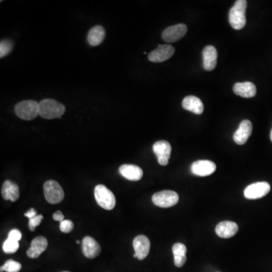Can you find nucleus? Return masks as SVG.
<instances>
[{
	"instance_id": "f257e3e1",
	"label": "nucleus",
	"mask_w": 272,
	"mask_h": 272,
	"mask_svg": "<svg viewBox=\"0 0 272 272\" xmlns=\"http://www.w3.org/2000/svg\"><path fill=\"white\" fill-rule=\"evenodd\" d=\"M65 113V106L55 99L45 98L39 102V116L44 119L61 117Z\"/></svg>"
},
{
	"instance_id": "f03ea898",
	"label": "nucleus",
	"mask_w": 272,
	"mask_h": 272,
	"mask_svg": "<svg viewBox=\"0 0 272 272\" xmlns=\"http://www.w3.org/2000/svg\"><path fill=\"white\" fill-rule=\"evenodd\" d=\"M247 2L245 0H237L229 11V23L234 30L243 29L246 24V9Z\"/></svg>"
},
{
	"instance_id": "7ed1b4c3",
	"label": "nucleus",
	"mask_w": 272,
	"mask_h": 272,
	"mask_svg": "<svg viewBox=\"0 0 272 272\" xmlns=\"http://www.w3.org/2000/svg\"><path fill=\"white\" fill-rule=\"evenodd\" d=\"M15 112L20 119L32 120L39 115V103L34 100L22 101L15 105Z\"/></svg>"
},
{
	"instance_id": "20e7f679",
	"label": "nucleus",
	"mask_w": 272,
	"mask_h": 272,
	"mask_svg": "<svg viewBox=\"0 0 272 272\" xmlns=\"http://www.w3.org/2000/svg\"><path fill=\"white\" fill-rule=\"evenodd\" d=\"M95 200L101 207L106 210H111L115 207L116 198L113 192L104 185H98L94 191Z\"/></svg>"
},
{
	"instance_id": "39448f33",
	"label": "nucleus",
	"mask_w": 272,
	"mask_h": 272,
	"mask_svg": "<svg viewBox=\"0 0 272 272\" xmlns=\"http://www.w3.org/2000/svg\"><path fill=\"white\" fill-rule=\"evenodd\" d=\"M43 189L45 200L51 204L61 203L65 197V192L56 181H47L44 184Z\"/></svg>"
},
{
	"instance_id": "423d86ee",
	"label": "nucleus",
	"mask_w": 272,
	"mask_h": 272,
	"mask_svg": "<svg viewBox=\"0 0 272 272\" xmlns=\"http://www.w3.org/2000/svg\"><path fill=\"white\" fill-rule=\"evenodd\" d=\"M179 196L173 191H162L155 194L152 196V201L156 206L161 208H169L177 204Z\"/></svg>"
},
{
	"instance_id": "0eeeda50",
	"label": "nucleus",
	"mask_w": 272,
	"mask_h": 272,
	"mask_svg": "<svg viewBox=\"0 0 272 272\" xmlns=\"http://www.w3.org/2000/svg\"><path fill=\"white\" fill-rule=\"evenodd\" d=\"M270 190L271 186L268 182H256L246 188L244 190V196L249 200H256L266 196Z\"/></svg>"
},
{
	"instance_id": "6e6552de",
	"label": "nucleus",
	"mask_w": 272,
	"mask_h": 272,
	"mask_svg": "<svg viewBox=\"0 0 272 272\" xmlns=\"http://www.w3.org/2000/svg\"><path fill=\"white\" fill-rule=\"evenodd\" d=\"M187 26L184 24H176L166 28L162 33V38L166 42H177L187 33Z\"/></svg>"
},
{
	"instance_id": "1a4fd4ad",
	"label": "nucleus",
	"mask_w": 272,
	"mask_h": 272,
	"mask_svg": "<svg viewBox=\"0 0 272 272\" xmlns=\"http://www.w3.org/2000/svg\"><path fill=\"white\" fill-rule=\"evenodd\" d=\"M153 151L157 157L159 165L166 166L169 163L172 152V148L169 142L163 140L155 142L153 145Z\"/></svg>"
},
{
	"instance_id": "9d476101",
	"label": "nucleus",
	"mask_w": 272,
	"mask_h": 272,
	"mask_svg": "<svg viewBox=\"0 0 272 272\" xmlns=\"http://www.w3.org/2000/svg\"><path fill=\"white\" fill-rule=\"evenodd\" d=\"M174 47L170 45H159V46L148 55V59L152 62L159 63L169 59L174 55Z\"/></svg>"
},
{
	"instance_id": "9b49d317",
	"label": "nucleus",
	"mask_w": 272,
	"mask_h": 272,
	"mask_svg": "<svg viewBox=\"0 0 272 272\" xmlns=\"http://www.w3.org/2000/svg\"><path fill=\"white\" fill-rule=\"evenodd\" d=\"M192 173L195 176H210L216 170V166L213 161L210 160H197L192 163L191 167Z\"/></svg>"
},
{
	"instance_id": "f8f14e48",
	"label": "nucleus",
	"mask_w": 272,
	"mask_h": 272,
	"mask_svg": "<svg viewBox=\"0 0 272 272\" xmlns=\"http://www.w3.org/2000/svg\"><path fill=\"white\" fill-rule=\"evenodd\" d=\"M133 248L135 253L139 260H143L148 256L150 252V240L146 236L139 235L133 240Z\"/></svg>"
},
{
	"instance_id": "ddd939ff",
	"label": "nucleus",
	"mask_w": 272,
	"mask_h": 272,
	"mask_svg": "<svg viewBox=\"0 0 272 272\" xmlns=\"http://www.w3.org/2000/svg\"><path fill=\"white\" fill-rule=\"evenodd\" d=\"M253 131V125L248 119H245L240 122L238 129L233 134V141L237 145H243L247 142Z\"/></svg>"
},
{
	"instance_id": "4468645a",
	"label": "nucleus",
	"mask_w": 272,
	"mask_h": 272,
	"mask_svg": "<svg viewBox=\"0 0 272 272\" xmlns=\"http://www.w3.org/2000/svg\"><path fill=\"white\" fill-rule=\"evenodd\" d=\"M82 253L89 259H95L101 253V246L93 237H85L82 242Z\"/></svg>"
},
{
	"instance_id": "2eb2a0df",
	"label": "nucleus",
	"mask_w": 272,
	"mask_h": 272,
	"mask_svg": "<svg viewBox=\"0 0 272 272\" xmlns=\"http://www.w3.org/2000/svg\"><path fill=\"white\" fill-rule=\"evenodd\" d=\"M48 247V240L43 236H39L31 242V247L27 251V255L31 259L39 257Z\"/></svg>"
},
{
	"instance_id": "dca6fc26",
	"label": "nucleus",
	"mask_w": 272,
	"mask_h": 272,
	"mask_svg": "<svg viewBox=\"0 0 272 272\" xmlns=\"http://www.w3.org/2000/svg\"><path fill=\"white\" fill-rule=\"evenodd\" d=\"M217 50L213 45H207L203 50V66L206 71H211L217 65Z\"/></svg>"
},
{
	"instance_id": "f3484780",
	"label": "nucleus",
	"mask_w": 272,
	"mask_h": 272,
	"mask_svg": "<svg viewBox=\"0 0 272 272\" xmlns=\"http://www.w3.org/2000/svg\"><path fill=\"white\" fill-rule=\"evenodd\" d=\"M238 226L231 221L221 222L216 228V233L222 238H230L237 233Z\"/></svg>"
},
{
	"instance_id": "a211bd4d",
	"label": "nucleus",
	"mask_w": 272,
	"mask_h": 272,
	"mask_svg": "<svg viewBox=\"0 0 272 272\" xmlns=\"http://www.w3.org/2000/svg\"><path fill=\"white\" fill-rule=\"evenodd\" d=\"M119 172L121 176L129 181H139L143 176V171L136 165H122Z\"/></svg>"
},
{
	"instance_id": "6ab92c4d",
	"label": "nucleus",
	"mask_w": 272,
	"mask_h": 272,
	"mask_svg": "<svg viewBox=\"0 0 272 272\" xmlns=\"http://www.w3.org/2000/svg\"><path fill=\"white\" fill-rule=\"evenodd\" d=\"M182 107L184 109L195 114V115H201L204 110L203 102L200 98L193 95L185 97L182 101Z\"/></svg>"
},
{
	"instance_id": "aec40b11",
	"label": "nucleus",
	"mask_w": 272,
	"mask_h": 272,
	"mask_svg": "<svg viewBox=\"0 0 272 272\" xmlns=\"http://www.w3.org/2000/svg\"><path fill=\"white\" fill-rule=\"evenodd\" d=\"M234 93L243 98H253L256 94V85L251 82H237L233 85Z\"/></svg>"
},
{
	"instance_id": "412c9836",
	"label": "nucleus",
	"mask_w": 272,
	"mask_h": 272,
	"mask_svg": "<svg viewBox=\"0 0 272 272\" xmlns=\"http://www.w3.org/2000/svg\"><path fill=\"white\" fill-rule=\"evenodd\" d=\"M2 196L5 200L17 201L20 196L18 185L9 180L5 181L2 187Z\"/></svg>"
},
{
	"instance_id": "4be33fe9",
	"label": "nucleus",
	"mask_w": 272,
	"mask_h": 272,
	"mask_svg": "<svg viewBox=\"0 0 272 272\" xmlns=\"http://www.w3.org/2000/svg\"><path fill=\"white\" fill-rule=\"evenodd\" d=\"M105 37V28L100 25H97L89 31L87 36L88 42L92 46H97L103 42Z\"/></svg>"
},
{
	"instance_id": "5701e85b",
	"label": "nucleus",
	"mask_w": 272,
	"mask_h": 272,
	"mask_svg": "<svg viewBox=\"0 0 272 272\" xmlns=\"http://www.w3.org/2000/svg\"><path fill=\"white\" fill-rule=\"evenodd\" d=\"M172 253L174 256L175 266L178 268L182 267L186 263L187 247L183 243H177L172 246Z\"/></svg>"
},
{
	"instance_id": "b1692460",
	"label": "nucleus",
	"mask_w": 272,
	"mask_h": 272,
	"mask_svg": "<svg viewBox=\"0 0 272 272\" xmlns=\"http://www.w3.org/2000/svg\"><path fill=\"white\" fill-rule=\"evenodd\" d=\"M19 249V243L16 240H11L8 238L5 240V242L2 245V250L5 253L11 254V253H15L17 250Z\"/></svg>"
},
{
	"instance_id": "393cba45",
	"label": "nucleus",
	"mask_w": 272,
	"mask_h": 272,
	"mask_svg": "<svg viewBox=\"0 0 272 272\" xmlns=\"http://www.w3.org/2000/svg\"><path fill=\"white\" fill-rule=\"evenodd\" d=\"M13 48V43L9 39H4L0 42V58L6 56Z\"/></svg>"
},
{
	"instance_id": "a878e982",
	"label": "nucleus",
	"mask_w": 272,
	"mask_h": 272,
	"mask_svg": "<svg viewBox=\"0 0 272 272\" xmlns=\"http://www.w3.org/2000/svg\"><path fill=\"white\" fill-rule=\"evenodd\" d=\"M3 270L6 272H19L21 270V263L14 261L12 259H9L5 263L3 266Z\"/></svg>"
},
{
	"instance_id": "bb28decb",
	"label": "nucleus",
	"mask_w": 272,
	"mask_h": 272,
	"mask_svg": "<svg viewBox=\"0 0 272 272\" xmlns=\"http://www.w3.org/2000/svg\"><path fill=\"white\" fill-rule=\"evenodd\" d=\"M42 219H43V216L42 215H37V216L33 218V219H30L29 223H28V227H29L30 230L31 232H34L36 228L41 224Z\"/></svg>"
},
{
	"instance_id": "cd10ccee",
	"label": "nucleus",
	"mask_w": 272,
	"mask_h": 272,
	"mask_svg": "<svg viewBox=\"0 0 272 272\" xmlns=\"http://www.w3.org/2000/svg\"><path fill=\"white\" fill-rule=\"evenodd\" d=\"M74 225L72 221L64 220L60 222V230L63 233H70L74 229Z\"/></svg>"
},
{
	"instance_id": "c85d7f7f",
	"label": "nucleus",
	"mask_w": 272,
	"mask_h": 272,
	"mask_svg": "<svg viewBox=\"0 0 272 272\" xmlns=\"http://www.w3.org/2000/svg\"><path fill=\"white\" fill-rule=\"evenodd\" d=\"M21 237H22V233L18 229H12L8 233V238L11 239V240L19 241Z\"/></svg>"
},
{
	"instance_id": "c756f323",
	"label": "nucleus",
	"mask_w": 272,
	"mask_h": 272,
	"mask_svg": "<svg viewBox=\"0 0 272 272\" xmlns=\"http://www.w3.org/2000/svg\"><path fill=\"white\" fill-rule=\"evenodd\" d=\"M53 219L54 220L58 221V222H61L65 220V216H64L63 213H61V211H57L53 214Z\"/></svg>"
},
{
	"instance_id": "7c9ffc66",
	"label": "nucleus",
	"mask_w": 272,
	"mask_h": 272,
	"mask_svg": "<svg viewBox=\"0 0 272 272\" xmlns=\"http://www.w3.org/2000/svg\"><path fill=\"white\" fill-rule=\"evenodd\" d=\"M24 216H26V217H28V219H33V218L35 217V216H37V211H36L35 209H34V208H31V209H30L29 211L27 212V213H24Z\"/></svg>"
},
{
	"instance_id": "2f4dec72",
	"label": "nucleus",
	"mask_w": 272,
	"mask_h": 272,
	"mask_svg": "<svg viewBox=\"0 0 272 272\" xmlns=\"http://www.w3.org/2000/svg\"><path fill=\"white\" fill-rule=\"evenodd\" d=\"M270 138H271V140H272V131H271Z\"/></svg>"
},
{
	"instance_id": "473e14b6",
	"label": "nucleus",
	"mask_w": 272,
	"mask_h": 272,
	"mask_svg": "<svg viewBox=\"0 0 272 272\" xmlns=\"http://www.w3.org/2000/svg\"><path fill=\"white\" fill-rule=\"evenodd\" d=\"M77 243H80V241H79V240H77Z\"/></svg>"
},
{
	"instance_id": "72a5a7b5",
	"label": "nucleus",
	"mask_w": 272,
	"mask_h": 272,
	"mask_svg": "<svg viewBox=\"0 0 272 272\" xmlns=\"http://www.w3.org/2000/svg\"></svg>"
}]
</instances>
